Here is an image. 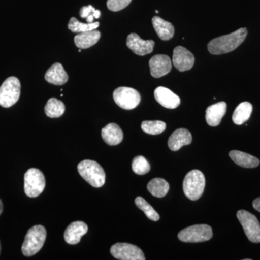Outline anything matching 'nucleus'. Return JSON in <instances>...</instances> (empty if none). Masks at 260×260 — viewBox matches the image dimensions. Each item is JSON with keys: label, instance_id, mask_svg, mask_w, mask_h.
<instances>
[{"label": "nucleus", "instance_id": "13", "mask_svg": "<svg viewBox=\"0 0 260 260\" xmlns=\"http://www.w3.org/2000/svg\"><path fill=\"white\" fill-rule=\"evenodd\" d=\"M126 46L137 55L144 56L153 51L155 42L153 40H143L136 34H130L126 39Z\"/></svg>", "mask_w": 260, "mask_h": 260}, {"label": "nucleus", "instance_id": "35", "mask_svg": "<svg viewBox=\"0 0 260 260\" xmlns=\"http://www.w3.org/2000/svg\"><path fill=\"white\" fill-rule=\"evenodd\" d=\"M155 13H158V10H155Z\"/></svg>", "mask_w": 260, "mask_h": 260}, {"label": "nucleus", "instance_id": "5", "mask_svg": "<svg viewBox=\"0 0 260 260\" xmlns=\"http://www.w3.org/2000/svg\"><path fill=\"white\" fill-rule=\"evenodd\" d=\"M46 186L44 174L37 169H28L24 176V190L29 198L39 196Z\"/></svg>", "mask_w": 260, "mask_h": 260}, {"label": "nucleus", "instance_id": "25", "mask_svg": "<svg viewBox=\"0 0 260 260\" xmlns=\"http://www.w3.org/2000/svg\"><path fill=\"white\" fill-rule=\"evenodd\" d=\"M65 106L64 103L55 98H51L45 106V113L50 118H59L64 114Z\"/></svg>", "mask_w": 260, "mask_h": 260}, {"label": "nucleus", "instance_id": "16", "mask_svg": "<svg viewBox=\"0 0 260 260\" xmlns=\"http://www.w3.org/2000/svg\"><path fill=\"white\" fill-rule=\"evenodd\" d=\"M192 137L189 130L180 128L175 130L168 140V145L172 151H177L183 146L191 144Z\"/></svg>", "mask_w": 260, "mask_h": 260}, {"label": "nucleus", "instance_id": "36", "mask_svg": "<svg viewBox=\"0 0 260 260\" xmlns=\"http://www.w3.org/2000/svg\"><path fill=\"white\" fill-rule=\"evenodd\" d=\"M80 51H81V49H79V50H78V52H80Z\"/></svg>", "mask_w": 260, "mask_h": 260}, {"label": "nucleus", "instance_id": "12", "mask_svg": "<svg viewBox=\"0 0 260 260\" xmlns=\"http://www.w3.org/2000/svg\"><path fill=\"white\" fill-rule=\"evenodd\" d=\"M150 74L155 78H161L170 73L172 70V60L165 54H157L153 56L149 61Z\"/></svg>", "mask_w": 260, "mask_h": 260}, {"label": "nucleus", "instance_id": "27", "mask_svg": "<svg viewBox=\"0 0 260 260\" xmlns=\"http://www.w3.org/2000/svg\"><path fill=\"white\" fill-rule=\"evenodd\" d=\"M141 128L147 134L157 135L161 134L167 128V124L162 121H144L142 123Z\"/></svg>", "mask_w": 260, "mask_h": 260}, {"label": "nucleus", "instance_id": "15", "mask_svg": "<svg viewBox=\"0 0 260 260\" xmlns=\"http://www.w3.org/2000/svg\"><path fill=\"white\" fill-rule=\"evenodd\" d=\"M88 227L83 221H75L70 224L64 234L65 242L75 245L80 242L82 237L88 232Z\"/></svg>", "mask_w": 260, "mask_h": 260}, {"label": "nucleus", "instance_id": "34", "mask_svg": "<svg viewBox=\"0 0 260 260\" xmlns=\"http://www.w3.org/2000/svg\"><path fill=\"white\" fill-rule=\"evenodd\" d=\"M0 253H1V244H0Z\"/></svg>", "mask_w": 260, "mask_h": 260}, {"label": "nucleus", "instance_id": "3", "mask_svg": "<svg viewBox=\"0 0 260 260\" xmlns=\"http://www.w3.org/2000/svg\"><path fill=\"white\" fill-rule=\"evenodd\" d=\"M47 239V231L43 225H34L29 229L22 246L24 255L31 256L41 250Z\"/></svg>", "mask_w": 260, "mask_h": 260}, {"label": "nucleus", "instance_id": "18", "mask_svg": "<svg viewBox=\"0 0 260 260\" xmlns=\"http://www.w3.org/2000/svg\"><path fill=\"white\" fill-rule=\"evenodd\" d=\"M102 136L107 144L114 146L119 145L122 142L124 134L122 130L115 123L107 124L102 130Z\"/></svg>", "mask_w": 260, "mask_h": 260}, {"label": "nucleus", "instance_id": "20", "mask_svg": "<svg viewBox=\"0 0 260 260\" xmlns=\"http://www.w3.org/2000/svg\"><path fill=\"white\" fill-rule=\"evenodd\" d=\"M152 23L155 32L161 40L169 41L174 37V27L172 23L158 16L153 17Z\"/></svg>", "mask_w": 260, "mask_h": 260}, {"label": "nucleus", "instance_id": "4", "mask_svg": "<svg viewBox=\"0 0 260 260\" xmlns=\"http://www.w3.org/2000/svg\"><path fill=\"white\" fill-rule=\"evenodd\" d=\"M205 178L203 172L192 170L185 176L183 182V190L186 198L191 200L200 199L204 192Z\"/></svg>", "mask_w": 260, "mask_h": 260}, {"label": "nucleus", "instance_id": "14", "mask_svg": "<svg viewBox=\"0 0 260 260\" xmlns=\"http://www.w3.org/2000/svg\"><path fill=\"white\" fill-rule=\"evenodd\" d=\"M154 95L155 100L162 107L167 109H176L180 105L181 101L179 97L165 87H158L154 91Z\"/></svg>", "mask_w": 260, "mask_h": 260}, {"label": "nucleus", "instance_id": "1", "mask_svg": "<svg viewBox=\"0 0 260 260\" xmlns=\"http://www.w3.org/2000/svg\"><path fill=\"white\" fill-rule=\"evenodd\" d=\"M247 34V29L242 28L232 34L215 38L208 44V51L215 55L231 52L244 42Z\"/></svg>", "mask_w": 260, "mask_h": 260}, {"label": "nucleus", "instance_id": "11", "mask_svg": "<svg viewBox=\"0 0 260 260\" xmlns=\"http://www.w3.org/2000/svg\"><path fill=\"white\" fill-rule=\"evenodd\" d=\"M172 62L179 71H187L194 64V56L186 48L179 46L174 49Z\"/></svg>", "mask_w": 260, "mask_h": 260}, {"label": "nucleus", "instance_id": "9", "mask_svg": "<svg viewBox=\"0 0 260 260\" xmlns=\"http://www.w3.org/2000/svg\"><path fill=\"white\" fill-rule=\"evenodd\" d=\"M114 102L126 110H131L139 105L141 97L140 93L134 88L128 87H119L116 88L113 94Z\"/></svg>", "mask_w": 260, "mask_h": 260}, {"label": "nucleus", "instance_id": "28", "mask_svg": "<svg viewBox=\"0 0 260 260\" xmlns=\"http://www.w3.org/2000/svg\"><path fill=\"white\" fill-rule=\"evenodd\" d=\"M135 203L139 209L144 212L145 215L150 220H153V221H158L159 219H160L158 213L154 210L153 207L149 204L144 198H141V197H138L135 199Z\"/></svg>", "mask_w": 260, "mask_h": 260}, {"label": "nucleus", "instance_id": "33", "mask_svg": "<svg viewBox=\"0 0 260 260\" xmlns=\"http://www.w3.org/2000/svg\"><path fill=\"white\" fill-rule=\"evenodd\" d=\"M3 203H2L1 200H0V215H1L2 213H3Z\"/></svg>", "mask_w": 260, "mask_h": 260}, {"label": "nucleus", "instance_id": "6", "mask_svg": "<svg viewBox=\"0 0 260 260\" xmlns=\"http://www.w3.org/2000/svg\"><path fill=\"white\" fill-rule=\"evenodd\" d=\"M212 237V228L206 224H199L185 228L178 234L179 240L186 243L207 242Z\"/></svg>", "mask_w": 260, "mask_h": 260}, {"label": "nucleus", "instance_id": "30", "mask_svg": "<svg viewBox=\"0 0 260 260\" xmlns=\"http://www.w3.org/2000/svg\"><path fill=\"white\" fill-rule=\"evenodd\" d=\"M80 15L81 18H86L88 23H93L94 19H98L101 17V11L95 10L92 5L83 7L80 10Z\"/></svg>", "mask_w": 260, "mask_h": 260}, {"label": "nucleus", "instance_id": "19", "mask_svg": "<svg viewBox=\"0 0 260 260\" xmlns=\"http://www.w3.org/2000/svg\"><path fill=\"white\" fill-rule=\"evenodd\" d=\"M68 75L60 63L51 65L45 75V79L48 83L56 85H62L68 82Z\"/></svg>", "mask_w": 260, "mask_h": 260}, {"label": "nucleus", "instance_id": "24", "mask_svg": "<svg viewBox=\"0 0 260 260\" xmlns=\"http://www.w3.org/2000/svg\"><path fill=\"white\" fill-rule=\"evenodd\" d=\"M148 190L155 198H162L169 192V184L162 178H155L148 183Z\"/></svg>", "mask_w": 260, "mask_h": 260}, {"label": "nucleus", "instance_id": "32", "mask_svg": "<svg viewBox=\"0 0 260 260\" xmlns=\"http://www.w3.org/2000/svg\"><path fill=\"white\" fill-rule=\"evenodd\" d=\"M252 205L253 208H254V209L260 212V197L253 201Z\"/></svg>", "mask_w": 260, "mask_h": 260}, {"label": "nucleus", "instance_id": "10", "mask_svg": "<svg viewBox=\"0 0 260 260\" xmlns=\"http://www.w3.org/2000/svg\"><path fill=\"white\" fill-rule=\"evenodd\" d=\"M111 254L121 260H145L143 251L138 246L127 243H117L112 246Z\"/></svg>", "mask_w": 260, "mask_h": 260}, {"label": "nucleus", "instance_id": "8", "mask_svg": "<svg viewBox=\"0 0 260 260\" xmlns=\"http://www.w3.org/2000/svg\"><path fill=\"white\" fill-rule=\"evenodd\" d=\"M237 216L248 239L253 243H260V223L255 215L241 210L237 212Z\"/></svg>", "mask_w": 260, "mask_h": 260}, {"label": "nucleus", "instance_id": "2", "mask_svg": "<svg viewBox=\"0 0 260 260\" xmlns=\"http://www.w3.org/2000/svg\"><path fill=\"white\" fill-rule=\"evenodd\" d=\"M78 171L80 175L93 187H102L105 184V172L95 160H83L78 164Z\"/></svg>", "mask_w": 260, "mask_h": 260}, {"label": "nucleus", "instance_id": "7", "mask_svg": "<svg viewBox=\"0 0 260 260\" xmlns=\"http://www.w3.org/2000/svg\"><path fill=\"white\" fill-rule=\"evenodd\" d=\"M20 95V80L15 77H10L0 87V106L11 107L18 102Z\"/></svg>", "mask_w": 260, "mask_h": 260}, {"label": "nucleus", "instance_id": "23", "mask_svg": "<svg viewBox=\"0 0 260 260\" xmlns=\"http://www.w3.org/2000/svg\"><path fill=\"white\" fill-rule=\"evenodd\" d=\"M252 105L249 102L241 103L234 111L232 119L234 124L242 125L250 118L252 112Z\"/></svg>", "mask_w": 260, "mask_h": 260}, {"label": "nucleus", "instance_id": "22", "mask_svg": "<svg viewBox=\"0 0 260 260\" xmlns=\"http://www.w3.org/2000/svg\"><path fill=\"white\" fill-rule=\"evenodd\" d=\"M229 156L233 161L241 167L252 169L257 167L259 164V160L256 157L239 150H232L229 153Z\"/></svg>", "mask_w": 260, "mask_h": 260}, {"label": "nucleus", "instance_id": "26", "mask_svg": "<svg viewBox=\"0 0 260 260\" xmlns=\"http://www.w3.org/2000/svg\"><path fill=\"white\" fill-rule=\"evenodd\" d=\"M99 25H100V23L99 22L92 23H83L78 21V19L71 18L69 23H68V28L73 32L80 34V32L95 30V29L99 28Z\"/></svg>", "mask_w": 260, "mask_h": 260}, {"label": "nucleus", "instance_id": "31", "mask_svg": "<svg viewBox=\"0 0 260 260\" xmlns=\"http://www.w3.org/2000/svg\"><path fill=\"white\" fill-rule=\"evenodd\" d=\"M132 0H108V9L113 12H117L124 9L131 3Z\"/></svg>", "mask_w": 260, "mask_h": 260}, {"label": "nucleus", "instance_id": "17", "mask_svg": "<svg viewBox=\"0 0 260 260\" xmlns=\"http://www.w3.org/2000/svg\"><path fill=\"white\" fill-rule=\"evenodd\" d=\"M226 103L224 102H218L210 106L207 109L205 114L207 123L211 126L219 125L226 113Z\"/></svg>", "mask_w": 260, "mask_h": 260}, {"label": "nucleus", "instance_id": "29", "mask_svg": "<svg viewBox=\"0 0 260 260\" xmlns=\"http://www.w3.org/2000/svg\"><path fill=\"white\" fill-rule=\"evenodd\" d=\"M132 169L138 175H145L150 172V165L145 157L138 155L133 159Z\"/></svg>", "mask_w": 260, "mask_h": 260}, {"label": "nucleus", "instance_id": "21", "mask_svg": "<svg viewBox=\"0 0 260 260\" xmlns=\"http://www.w3.org/2000/svg\"><path fill=\"white\" fill-rule=\"evenodd\" d=\"M100 38L101 32L95 29L90 31L80 32L75 36L74 42L77 47L83 49H88L97 44Z\"/></svg>", "mask_w": 260, "mask_h": 260}]
</instances>
